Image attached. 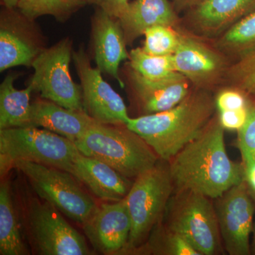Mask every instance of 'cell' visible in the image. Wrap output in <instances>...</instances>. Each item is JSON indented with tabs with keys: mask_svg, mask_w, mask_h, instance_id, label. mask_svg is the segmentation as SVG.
<instances>
[{
	"mask_svg": "<svg viewBox=\"0 0 255 255\" xmlns=\"http://www.w3.org/2000/svg\"><path fill=\"white\" fill-rule=\"evenodd\" d=\"M217 112L199 136L168 161L174 191H191L211 199L244 181V166L230 158Z\"/></svg>",
	"mask_w": 255,
	"mask_h": 255,
	"instance_id": "cell-1",
	"label": "cell"
},
{
	"mask_svg": "<svg viewBox=\"0 0 255 255\" xmlns=\"http://www.w3.org/2000/svg\"><path fill=\"white\" fill-rule=\"evenodd\" d=\"M216 112L212 92L194 88L173 108L130 117L126 125L142 137L159 158L168 162L200 135Z\"/></svg>",
	"mask_w": 255,
	"mask_h": 255,
	"instance_id": "cell-2",
	"label": "cell"
},
{
	"mask_svg": "<svg viewBox=\"0 0 255 255\" xmlns=\"http://www.w3.org/2000/svg\"><path fill=\"white\" fill-rule=\"evenodd\" d=\"M75 144L83 155L100 159L130 179H136L160 159L127 125L97 124Z\"/></svg>",
	"mask_w": 255,
	"mask_h": 255,
	"instance_id": "cell-3",
	"label": "cell"
},
{
	"mask_svg": "<svg viewBox=\"0 0 255 255\" xmlns=\"http://www.w3.org/2000/svg\"><path fill=\"white\" fill-rule=\"evenodd\" d=\"M80 153L75 142L36 127L0 130V174L4 177L20 161L36 162L70 172Z\"/></svg>",
	"mask_w": 255,
	"mask_h": 255,
	"instance_id": "cell-4",
	"label": "cell"
},
{
	"mask_svg": "<svg viewBox=\"0 0 255 255\" xmlns=\"http://www.w3.org/2000/svg\"><path fill=\"white\" fill-rule=\"evenodd\" d=\"M173 192L168 162L161 159L154 167L134 179L126 197L131 231L121 255L132 254L145 243L156 225L162 221Z\"/></svg>",
	"mask_w": 255,
	"mask_h": 255,
	"instance_id": "cell-5",
	"label": "cell"
},
{
	"mask_svg": "<svg viewBox=\"0 0 255 255\" xmlns=\"http://www.w3.org/2000/svg\"><path fill=\"white\" fill-rule=\"evenodd\" d=\"M162 219L166 228L187 240L201 255L224 252L216 208L207 196L191 191H174Z\"/></svg>",
	"mask_w": 255,
	"mask_h": 255,
	"instance_id": "cell-6",
	"label": "cell"
},
{
	"mask_svg": "<svg viewBox=\"0 0 255 255\" xmlns=\"http://www.w3.org/2000/svg\"><path fill=\"white\" fill-rule=\"evenodd\" d=\"M14 168L27 178L33 191L74 222L82 225L97 209V203L73 174L46 165L20 161Z\"/></svg>",
	"mask_w": 255,
	"mask_h": 255,
	"instance_id": "cell-7",
	"label": "cell"
},
{
	"mask_svg": "<svg viewBox=\"0 0 255 255\" xmlns=\"http://www.w3.org/2000/svg\"><path fill=\"white\" fill-rule=\"evenodd\" d=\"M25 207L23 226L36 254L92 255L85 238L54 206L41 198L30 197Z\"/></svg>",
	"mask_w": 255,
	"mask_h": 255,
	"instance_id": "cell-8",
	"label": "cell"
},
{
	"mask_svg": "<svg viewBox=\"0 0 255 255\" xmlns=\"http://www.w3.org/2000/svg\"><path fill=\"white\" fill-rule=\"evenodd\" d=\"M73 54L71 42L68 39L41 50L31 64L34 74L31 83L42 98L66 109L85 111L82 88L70 73Z\"/></svg>",
	"mask_w": 255,
	"mask_h": 255,
	"instance_id": "cell-9",
	"label": "cell"
},
{
	"mask_svg": "<svg viewBox=\"0 0 255 255\" xmlns=\"http://www.w3.org/2000/svg\"><path fill=\"white\" fill-rule=\"evenodd\" d=\"M209 40L181 28V41L172 55L176 71L194 88L212 92L226 82L232 62Z\"/></svg>",
	"mask_w": 255,
	"mask_h": 255,
	"instance_id": "cell-10",
	"label": "cell"
},
{
	"mask_svg": "<svg viewBox=\"0 0 255 255\" xmlns=\"http://www.w3.org/2000/svg\"><path fill=\"white\" fill-rule=\"evenodd\" d=\"M215 208L224 250L231 255H251L255 201L246 181L216 199Z\"/></svg>",
	"mask_w": 255,
	"mask_h": 255,
	"instance_id": "cell-11",
	"label": "cell"
},
{
	"mask_svg": "<svg viewBox=\"0 0 255 255\" xmlns=\"http://www.w3.org/2000/svg\"><path fill=\"white\" fill-rule=\"evenodd\" d=\"M73 55L86 113L100 124L126 125L130 117L122 97L104 80L98 68H92L83 49Z\"/></svg>",
	"mask_w": 255,
	"mask_h": 255,
	"instance_id": "cell-12",
	"label": "cell"
},
{
	"mask_svg": "<svg viewBox=\"0 0 255 255\" xmlns=\"http://www.w3.org/2000/svg\"><path fill=\"white\" fill-rule=\"evenodd\" d=\"M82 226L96 251L104 255H121L132 227L127 199L97 206Z\"/></svg>",
	"mask_w": 255,
	"mask_h": 255,
	"instance_id": "cell-13",
	"label": "cell"
},
{
	"mask_svg": "<svg viewBox=\"0 0 255 255\" xmlns=\"http://www.w3.org/2000/svg\"><path fill=\"white\" fill-rule=\"evenodd\" d=\"M255 11V0H203L186 11L184 29L213 41Z\"/></svg>",
	"mask_w": 255,
	"mask_h": 255,
	"instance_id": "cell-14",
	"label": "cell"
},
{
	"mask_svg": "<svg viewBox=\"0 0 255 255\" xmlns=\"http://www.w3.org/2000/svg\"><path fill=\"white\" fill-rule=\"evenodd\" d=\"M128 80L141 116L173 108L194 89L191 82L179 73L168 78L150 80L130 69Z\"/></svg>",
	"mask_w": 255,
	"mask_h": 255,
	"instance_id": "cell-15",
	"label": "cell"
},
{
	"mask_svg": "<svg viewBox=\"0 0 255 255\" xmlns=\"http://www.w3.org/2000/svg\"><path fill=\"white\" fill-rule=\"evenodd\" d=\"M101 200L116 202L127 197L133 181L100 159L80 152L70 171Z\"/></svg>",
	"mask_w": 255,
	"mask_h": 255,
	"instance_id": "cell-16",
	"label": "cell"
},
{
	"mask_svg": "<svg viewBox=\"0 0 255 255\" xmlns=\"http://www.w3.org/2000/svg\"><path fill=\"white\" fill-rule=\"evenodd\" d=\"M92 32L97 68L113 77L124 86L119 78V65L129 58V54L120 21L100 9L94 17Z\"/></svg>",
	"mask_w": 255,
	"mask_h": 255,
	"instance_id": "cell-17",
	"label": "cell"
},
{
	"mask_svg": "<svg viewBox=\"0 0 255 255\" xmlns=\"http://www.w3.org/2000/svg\"><path fill=\"white\" fill-rule=\"evenodd\" d=\"M99 124L85 111L66 109L44 99L31 103L28 127L43 128L75 142Z\"/></svg>",
	"mask_w": 255,
	"mask_h": 255,
	"instance_id": "cell-18",
	"label": "cell"
},
{
	"mask_svg": "<svg viewBox=\"0 0 255 255\" xmlns=\"http://www.w3.org/2000/svg\"><path fill=\"white\" fill-rule=\"evenodd\" d=\"M127 43H132L146 30L157 25L179 27L180 18L171 0H134L120 19Z\"/></svg>",
	"mask_w": 255,
	"mask_h": 255,
	"instance_id": "cell-19",
	"label": "cell"
},
{
	"mask_svg": "<svg viewBox=\"0 0 255 255\" xmlns=\"http://www.w3.org/2000/svg\"><path fill=\"white\" fill-rule=\"evenodd\" d=\"M16 75L9 74L0 85V130L28 127L31 113L30 97L34 87L30 82L23 90L14 86Z\"/></svg>",
	"mask_w": 255,
	"mask_h": 255,
	"instance_id": "cell-20",
	"label": "cell"
},
{
	"mask_svg": "<svg viewBox=\"0 0 255 255\" xmlns=\"http://www.w3.org/2000/svg\"><path fill=\"white\" fill-rule=\"evenodd\" d=\"M7 181L0 187V255H29Z\"/></svg>",
	"mask_w": 255,
	"mask_h": 255,
	"instance_id": "cell-21",
	"label": "cell"
},
{
	"mask_svg": "<svg viewBox=\"0 0 255 255\" xmlns=\"http://www.w3.org/2000/svg\"><path fill=\"white\" fill-rule=\"evenodd\" d=\"M213 41L214 46L233 64L254 53L255 11L241 18Z\"/></svg>",
	"mask_w": 255,
	"mask_h": 255,
	"instance_id": "cell-22",
	"label": "cell"
},
{
	"mask_svg": "<svg viewBox=\"0 0 255 255\" xmlns=\"http://www.w3.org/2000/svg\"><path fill=\"white\" fill-rule=\"evenodd\" d=\"M132 254L201 255L187 240L166 228L161 221L156 225L145 243Z\"/></svg>",
	"mask_w": 255,
	"mask_h": 255,
	"instance_id": "cell-23",
	"label": "cell"
},
{
	"mask_svg": "<svg viewBox=\"0 0 255 255\" xmlns=\"http://www.w3.org/2000/svg\"><path fill=\"white\" fill-rule=\"evenodd\" d=\"M38 50L18 33L1 27L0 31V71L19 65H31Z\"/></svg>",
	"mask_w": 255,
	"mask_h": 255,
	"instance_id": "cell-24",
	"label": "cell"
},
{
	"mask_svg": "<svg viewBox=\"0 0 255 255\" xmlns=\"http://www.w3.org/2000/svg\"><path fill=\"white\" fill-rule=\"evenodd\" d=\"M130 67L144 78L161 80L177 75L172 55H153L145 53L142 48L130 50Z\"/></svg>",
	"mask_w": 255,
	"mask_h": 255,
	"instance_id": "cell-25",
	"label": "cell"
},
{
	"mask_svg": "<svg viewBox=\"0 0 255 255\" xmlns=\"http://www.w3.org/2000/svg\"><path fill=\"white\" fill-rule=\"evenodd\" d=\"M145 43L142 47L145 53L150 55H172L181 41V26L157 25L146 30L144 33Z\"/></svg>",
	"mask_w": 255,
	"mask_h": 255,
	"instance_id": "cell-26",
	"label": "cell"
},
{
	"mask_svg": "<svg viewBox=\"0 0 255 255\" xmlns=\"http://www.w3.org/2000/svg\"><path fill=\"white\" fill-rule=\"evenodd\" d=\"M17 7L29 19L43 15H51L60 19L78 8L68 0H18Z\"/></svg>",
	"mask_w": 255,
	"mask_h": 255,
	"instance_id": "cell-27",
	"label": "cell"
},
{
	"mask_svg": "<svg viewBox=\"0 0 255 255\" xmlns=\"http://www.w3.org/2000/svg\"><path fill=\"white\" fill-rule=\"evenodd\" d=\"M226 82L255 98V52L231 65Z\"/></svg>",
	"mask_w": 255,
	"mask_h": 255,
	"instance_id": "cell-28",
	"label": "cell"
},
{
	"mask_svg": "<svg viewBox=\"0 0 255 255\" xmlns=\"http://www.w3.org/2000/svg\"><path fill=\"white\" fill-rule=\"evenodd\" d=\"M255 97L238 87L228 86L219 90L215 96L217 112L240 110L251 107Z\"/></svg>",
	"mask_w": 255,
	"mask_h": 255,
	"instance_id": "cell-29",
	"label": "cell"
},
{
	"mask_svg": "<svg viewBox=\"0 0 255 255\" xmlns=\"http://www.w3.org/2000/svg\"><path fill=\"white\" fill-rule=\"evenodd\" d=\"M237 145L243 163L255 161V98L250 107L246 123L238 131Z\"/></svg>",
	"mask_w": 255,
	"mask_h": 255,
	"instance_id": "cell-30",
	"label": "cell"
},
{
	"mask_svg": "<svg viewBox=\"0 0 255 255\" xmlns=\"http://www.w3.org/2000/svg\"><path fill=\"white\" fill-rule=\"evenodd\" d=\"M250 107L217 112L220 123L222 125L223 128L225 130L238 131L246 123L249 114Z\"/></svg>",
	"mask_w": 255,
	"mask_h": 255,
	"instance_id": "cell-31",
	"label": "cell"
},
{
	"mask_svg": "<svg viewBox=\"0 0 255 255\" xmlns=\"http://www.w3.org/2000/svg\"><path fill=\"white\" fill-rule=\"evenodd\" d=\"M92 4H97L107 14L120 19L127 12L129 6L128 0H86Z\"/></svg>",
	"mask_w": 255,
	"mask_h": 255,
	"instance_id": "cell-32",
	"label": "cell"
},
{
	"mask_svg": "<svg viewBox=\"0 0 255 255\" xmlns=\"http://www.w3.org/2000/svg\"><path fill=\"white\" fill-rule=\"evenodd\" d=\"M243 164L244 166V180L252 192L255 194V161Z\"/></svg>",
	"mask_w": 255,
	"mask_h": 255,
	"instance_id": "cell-33",
	"label": "cell"
},
{
	"mask_svg": "<svg viewBox=\"0 0 255 255\" xmlns=\"http://www.w3.org/2000/svg\"><path fill=\"white\" fill-rule=\"evenodd\" d=\"M173 3L174 7L179 11H187L199 4L203 0H171Z\"/></svg>",
	"mask_w": 255,
	"mask_h": 255,
	"instance_id": "cell-34",
	"label": "cell"
},
{
	"mask_svg": "<svg viewBox=\"0 0 255 255\" xmlns=\"http://www.w3.org/2000/svg\"><path fill=\"white\" fill-rule=\"evenodd\" d=\"M1 1L8 9H13L17 6L18 0H1Z\"/></svg>",
	"mask_w": 255,
	"mask_h": 255,
	"instance_id": "cell-35",
	"label": "cell"
},
{
	"mask_svg": "<svg viewBox=\"0 0 255 255\" xmlns=\"http://www.w3.org/2000/svg\"><path fill=\"white\" fill-rule=\"evenodd\" d=\"M69 2L76 6L77 7H81L86 3V0H68Z\"/></svg>",
	"mask_w": 255,
	"mask_h": 255,
	"instance_id": "cell-36",
	"label": "cell"
},
{
	"mask_svg": "<svg viewBox=\"0 0 255 255\" xmlns=\"http://www.w3.org/2000/svg\"><path fill=\"white\" fill-rule=\"evenodd\" d=\"M253 193V192H252ZM253 197H254L255 201V194L254 193H253ZM253 247H252V248H253V253H254L255 255V221L254 222V226H253Z\"/></svg>",
	"mask_w": 255,
	"mask_h": 255,
	"instance_id": "cell-37",
	"label": "cell"
}]
</instances>
